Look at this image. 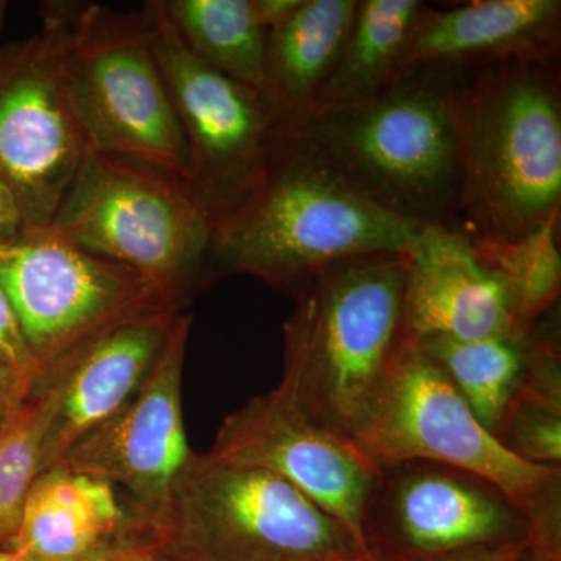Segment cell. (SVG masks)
I'll use <instances>...</instances> for the list:
<instances>
[{"label":"cell","instance_id":"obj_1","mask_svg":"<svg viewBox=\"0 0 561 561\" xmlns=\"http://www.w3.org/2000/svg\"><path fill=\"white\" fill-rule=\"evenodd\" d=\"M423 228L373 205L284 127L256 186L213 227L209 279L250 275L297 300L342 262L405 253Z\"/></svg>","mask_w":561,"mask_h":561},{"label":"cell","instance_id":"obj_2","mask_svg":"<svg viewBox=\"0 0 561 561\" xmlns=\"http://www.w3.org/2000/svg\"><path fill=\"white\" fill-rule=\"evenodd\" d=\"M454 114L461 158L454 227L515 241L560 216V60L465 68Z\"/></svg>","mask_w":561,"mask_h":561},{"label":"cell","instance_id":"obj_3","mask_svg":"<svg viewBox=\"0 0 561 561\" xmlns=\"http://www.w3.org/2000/svg\"><path fill=\"white\" fill-rule=\"evenodd\" d=\"M463 72L409 66L371 98L286 128L378 208L421 227H454L461 191L454 94Z\"/></svg>","mask_w":561,"mask_h":561},{"label":"cell","instance_id":"obj_4","mask_svg":"<svg viewBox=\"0 0 561 561\" xmlns=\"http://www.w3.org/2000/svg\"><path fill=\"white\" fill-rule=\"evenodd\" d=\"M404 253L342 262L313 279L283 327L279 389L351 440L404 342Z\"/></svg>","mask_w":561,"mask_h":561},{"label":"cell","instance_id":"obj_5","mask_svg":"<svg viewBox=\"0 0 561 561\" xmlns=\"http://www.w3.org/2000/svg\"><path fill=\"white\" fill-rule=\"evenodd\" d=\"M353 440L379 468L426 460L481 476L526 515L531 553L561 560V467L508 451L416 343L402 342Z\"/></svg>","mask_w":561,"mask_h":561},{"label":"cell","instance_id":"obj_6","mask_svg":"<svg viewBox=\"0 0 561 561\" xmlns=\"http://www.w3.org/2000/svg\"><path fill=\"white\" fill-rule=\"evenodd\" d=\"M62 87L90 150L142 162L187 184V149L144 10L44 2Z\"/></svg>","mask_w":561,"mask_h":561},{"label":"cell","instance_id":"obj_7","mask_svg":"<svg viewBox=\"0 0 561 561\" xmlns=\"http://www.w3.org/2000/svg\"><path fill=\"white\" fill-rule=\"evenodd\" d=\"M153 530L175 561L375 560L290 483L206 453H191Z\"/></svg>","mask_w":561,"mask_h":561},{"label":"cell","instance_id":"obj_8","mask_svg":"<svg viewBox=\"0 0 561 561\" xmlns=\"http://www.w3.org/2000/svg\"><path fill=\"white\" fill-rule=\"evenodd\" d=\"M50 230L131 268L181 309L210 280L208 214L183 180L142 162L90 151Z\"/></svg>","mask_w":561,"mask_h":561},{"label":"cell","instance_id":"obj_9","mask_svg":"<svg viewBox=\"0 0 561 561\" xmlns=\"http://www.w3.org/2000/svg\"><path fill=\"white\" fill-rule=\"evenodd\" d=\"M142 10L186 140L187 186L214 227L256 186L284 125L264 94L198 60L165 20L157 0L144 3Z\"/></svg>","mask_w":561,"mask_h":561},{"label":"cell","instance_id":"obj_10","mask_svg":"<svg viewBox=\"0 0 561 561\" xmlns=\"http://www.w3.org/2000/svg\"><path fill=\"white\" fill-rule=\"evenodd\" d=\"M0 289L41 370L113 324L151 309H181L131 268L88 253L50 228L0 245Z\"/></svg>","mask_w":561,"mask_h":561},{"label":"cell","instance_id":"obj_11","mask_svg":"<svg viewBox=\"0 0 561 561\" xmlns=\"http://www.w3.org/2000/svg\"><path fill=\"white\" fill-rule=\"evenodd\" d=\"M362 535L379 561H432L505 542L530 545L526 515L500 486L426 460L381 468Z\"/></svg>","mask_w":561,"mask_h":561},{"label":"cell","instance_id":"obj_12","mask_svg":"<svg viewBox=\"0 0 561 561\" xmlns=\"http://www.w3.org/2000/svg\"><path fill=\"white\" fill-rule=\"evenodd\" d=\"M90 151L50 36L41 28L0 46V180L16 198L24 232L49 230Z\"/></svg>","mask_w":561,"mask_h":561},{"label":"cell","instance_id":"obj_13","mask_svg":"<svg viewBox=\"0 0 561 561\" xmlns=\"http://www.w3.org/2000/svg\"><path fill=\"white\" fill-rule=\"evenodd\" d=\"M206 454L290 483L367 549L362 523L381 468L356 442L306 416L278 386L230 413Z\"/></svg>","mask_w":561,"mask_h":561},{"label":"cell","instance_id":"obj_14","mask_svg":"<svg viewBox=\"0 0 561 561\" xmlns=\"http://www.w3.org/2000/svg\"><path fill=\"white\" fill-rule=\"evenodd\" d=\"M191 328V313L181 312L142 386L60 461L122 491L151 529L164 513L173 482L192 453L183 416V371Z\"/></svg>","mask_w":561,"mask_h":561},{"label":"cell","instance_id":"obj_15","mask_svg":"<svg viewBox=\"0 0 561 561\" xmlns=\"http://www.w3.org/2000/svg\"><path fill=\"white\" fill-rule=\"evenodd\" d=\"M181 309L138 313L81 342L41 370L27 390L44 420L41 472L119 411L157 364Z\"/></svg>","mask_w":561,"mask_h":561},{"label":"cell","instance_id":"obj_16","mask_svg":"<svg viewBox=\"0 0 561 561\" xmlns=\"http://www.w3.org/2000/svg\"><path fill=\"white\" fill-rule=\"evenodd\" d=\"M404 257L405 341L527 334L519 328L507 284L479 257L470 234L460 228L424 227Z\"/></svg>","mask_w":561,"mask_h":561},{"label":"cell","instance_id":"obj_17","mask_svg":"<svg viewBox=\"0 0 561 561\" xmlns=\"http://www.w3.org/2000/svg\"><path fill=\"white\" fill-rule=\"evenodd\" d=\"M560 0H478L427 9L405 68H461L508 60H560Z\"/></svg>","mask_w":561,"mask_h":561},{"label":"cell","instance_id":"obj_18","mask_svg":"<svg viewBox=\"0 0 561 561\" xmlns=\"http://www.w3.org/2000/svg\"><path fill=\"white\" fill-rule=\"evenodd\" d=\"M144 523L111 483L58 463L33 482L7 549L27 561L68 560Z\"/></svg>","mask_w":561,"mask_h":561},{"label":"cell","instance_id":"obj_19","mask_svg":"<svg viewBox=\"0 0 561 561\" xmlns=\"http://www.w3.org/2000/svg\"><path fill=\"white\" fill-rule=\"evenodd\" d=\"M357 0H300L267 33L265 83L284 127L298 124L337 66L353 25Z\"/></svg>","mask_w":561,"mask_h":561},{"label":"cell","instance_id":"obj_20","mask_svg":"<svg viewBox=\"0 0 561 561\" xmlns=\"http://www.w3.org/2000/svg\"><path fill=\"white\" fill-rule=\"evenodd\" d=\"M427 9L421 0H357L337 66L302 119L365 101L397 79Z\"/></svg>","mask_w":561,"mask_h":561},{"label":"cell","instance_id":"obj_21","mask_svg":"<svg viewBox=\"0 0 561 561\" xmlns=\"http://www.w3.org/2000/svg\"><path fill=\"white\" fill-rule=\"evenodd\" d=\"M448 376L479 423L500 437L529 375L534 335H493L478 341L432 337L413 342Z\"/></svg>","mask_w":561,"mask_h":561},{"label":"cell","instance_id":"obj_22","mask_svg":"<svg viewBox=\"0 0 561 561\" xmlns=\"http://www.w3.org/2000/svg\"><path fill=\"white\" fill-rule=\"evenodd\" d=\"M184 46L221 76L265 95L267 31L254 0H157ZM267 98V95H265Z\"/></svg>","mask_w":561,"mask_h":561},{"label":"cell","instance_id":"obj_23","mask_svg":"<svg viewBox=\"0 0 561 561\" xmlns=\"http://www.w3.org/2000/svg\"><path fill=\"white\" fill-rule=\"evenodd\" d=\"M559 238L560 216L553 217L515 241L471 238L479 257L507 284L519 328L527 334L534 330L545 313L559 306Z\"/></svg>","mask_w":561,"mask_h":561},{"label":"cell","instance_id":"obj_24","mask_svg":"<svg viewBox=\"0 0 561 561\" xmlns=\"http://www.w3.org/2000/svg\"><path fill=\"white\" fill-rule=\"evenodd\" d=\"M44 420L27 393L0 430V549L9 548L20 527L33 482L41 474Z\"/></svg>","mask_w":561,"mask_h":561},{"label":"cell","instance_id":"obj_25","mask_svg":"<svg viewBox=\"0 0 561 561\" xmlns=\"http://www.w3.org/2000/svg\"><path fill=\"white\" fill-rule=\"evenodd\" d=\"M497 440L527 463L561 467V404L519 398Z\"/></svg>","mask_w":561,"mask_h":561},{"label":"cell","instance_id":"obj_26","mask_svg":"<svg viewBox=\"0 0 561 561\" xmlns=\"http://www.w3.org/2000/svg\"><path fill=\"white\" fill-rule=\"evenodd\" d=\"M0 365L9 368L25 390L31 389L41 371L38 360L33 356L31 346L25 341L16 312L2 289H0Z\"/></svg>","mask_w":561,"mask_h":561},{"label":"cell","instance_id":"obj_27","mask_svg":"<svg viewBox=\"0 0 561 561\" xmlns=\"http://www.w3.org/2000/svg\"><path fill=\"white\" fill-rule=\"evenodd\" d=\"M57 561H168V553L150 524L144 523L90 552Z\"/></svg>","mask_w":561,"mask_h":561},{"label":"cell","instance_id":"obj_28","mask_svg":"<svg viewBox=\"0 0 561 561\" xmlns=\"http://www.w3.org/2000/svg\"><path fill=\"white\" fill-rule=\"evenodd\" d=\"M531 553L527 541L505 542V545L486 546L471 549L453 556L442 557L432 561H526Z\"/></svg>","mask_w":561,"mask_h":561},{"label":"cell","instance_id":"obj_29","mask_svg":"<svg viewBox=\"0 0 561 561\" xmlns=\"http://www.w3.org/2000/svg\"><path fill=\"white\" fill-rule=\"evenodd\" d=\"M24 232V220L16 198L0 180V245L16 241Z\"/></svg>","mask_w":561,"mask_h":561},{"label":"cell","instance_id":"obj_30","mask_svg":"<svg viewBox=\"0 0 561 561\" xmlns=\"http://www.w3.org/2000/svg\"><path fill=\"white\" fill-rule=\"evenodd\" d=\"M27 390L18 381L16 376L9 368L0 365V430L10 415L11 409L18 404Z\"/></svg>","mask_w":561,"mask_h":561},{"label":"cell","instance_id":"obj_31","mask_svg":"<svg viewBox=\"0 0 561 561\" xmlns=\"http://www.w3.org/2000/svg\"><path fill=\"white\" fill-rule=\"evenodd\" d=\"M0 561H25L21 556L10 551V549H0Z\"/></svg>","mask_w":561,"mask_h":561},{"label":"cell","instance_id":"obj_32","mask_svg":"<svg viewBox=\"0 0 561 561\" xmlns=\"http://www.w3.org/2000/svg\"><path fill=\"white\" fill-rule=\"evenodd\" d=\"M7 9H9V3L5 0H0V32H2L3 24H5Z\"/></svg>","mask_w":561,"mask_h":561},{"label":"cell","instance_id":"obj_33","mask_svg":"<svg viewBox=\"0 0 561 561\" xmlns=\"http://www.w3.org/2000/svg\"><path fill=\"white\" fill-rule=\"evenodd\" d=\"M526 561H541V560L535 559L534 553H530L529 559H527Z\"/></svg>","mask_w":561,"mask_h":561},{"label":"cell","instance_id":"obj_34","mask_svg":"<svg viewBox=\"0 0 561 561\" xmlns=\"http://www.w3.org/2000/svg\"><path fill=\"white\" fill-rule=\"evenodd\" d=\"M168 561H175V560H171V559H169V557H168ZM371 561H378V560H376V559H375V560H371Z\"/></svg>","mask_w":561,"mask_h":561}]
</instances>
